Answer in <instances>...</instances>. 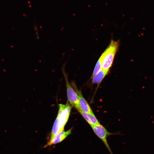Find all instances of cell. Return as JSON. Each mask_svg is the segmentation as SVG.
Wrapping results in <instances>:
<instances>
[{"instance_id": "obj_7", "label": "cell", "mask_w": 154, "mask_h": 154, "mask_svg": "<svg viewBox=\"0 0 154 154\" xmlns=\"http://www.w3.org/2000/svg\"><path fill=\"white\" fill-rule=\"evenodd\" d=\"M78 111L90 126L100 123L94 113H87L80 110Z\"/></svg>"}, {"instance_id": "obj_5", "label": "cell", "mask_w": 154, "mask_h": 154, "mask_svg": "<svg viewBox=\"0 0 154 154\" xmlns=\"http://www.w3.org/2000/svg\"><path fill=\"white\" fill-rule=\"evenodd\" d=\"M72 84L78 96L79 109L78 111L80 110L86 112L93 114L88 102L83 96L81 91L77 89L74 83H72Z\"/></svg>"}, {"instance_id": "obj_1", "label": "cell", "mask_w": 154, "mask_h": 154, "mask_svg": "<svg viewBox=\"0 0 154 154\" xmlns=\"http://www.w3.org/2000/svg\"><path fill=\"white\" fill-rule=\"evenodd\" d=\"M71 109V106L68 102L65 105L59 104L58 114L52 127L50 139L63 130L69 118Z\"/></svg>"}, {"instance_id": "obj_4", "label": "cell", "mask_w": 154, "mask_h": 154, "mask_svg": "<svg viewBox=\"0 0 154 154\" xmlns=\"http://www.w3.org/2000/svg\"><path fill=\"white\" fill-rule=\"evenodd\" d=\"M65 80L67 98L71 106L75 107L78 110L79 109V100L77 94L70 85L64 69L62 70Z\"/></svg>"}, {"instance_id": "obj_8", "label": "cell", "mask_w": 154, "mask_h": 154, "mask_svg": "<svg viewBox=\"0 0 154 154\" xmlns=\"http://www.w3.org/2000/svg\"><path fill=\"white\" fill-rule=\"evenodd\" d=\"M108 72L102 69L98 73L92 78V83L93 84H96L99 86Z\"/></svg>"}, {"instance_id": "obj_3", "label": "cell", "mask_w": 154, "mask_h": 154, "mask_svg": "<svg viewBox=\"0 0 154 154\" xmlns=\"http://www.w3.org/2000/svg\"><path fill=\"white\" fill-rule=\"evenodd\" d=\"M94 133L103 142L110 154H113L108 142V136L117 134V133H111L100 123L91 126Z\"/></svg>"}, {"instance_id": "obj_6", "label": "cell", "mask_w": 154, "mask_h": 154, "mask_svg": "<svg viewBox=\"0 0 154 154\" xmlns=\"http://www.w3.org/2000/svg\"><path fill=\"white\" fill-rule=\"evenodd\" d=\"M71 129L67 131H62L58 133L50 139L49 141L45 146L44 147L61 142L71 133Z\"/></svg>"}, {"instance_id": "obj_2", "label": "cell", "mask_w": 154, "mask_h": 154, "mask_svg": "<svg viewBox=\"0 0 154 154\" xmlns=\"http://www.w3.org/2000/svg\"><path fill=\"white\" fill-rule=\"evenodd\" d=\"M119 45L118 41L111 40L108 46L102 54V69L106 72H108L112 66Z\"/></svg>"}, {"instance_id": "obj_9", "label": "cell", "mask_w": 154, "mask_h": 154, "mask_svg": "<svg viewBox=\"0 0 154 154\" xmlns=\"http://www.w3.org/2000/svg\"><path fill=\"white\" fill-rule=\"evenodd\" d=\"M102 55L98 60L94 69L91 78L102 69Z\"/></svg>"}]
</instances>
